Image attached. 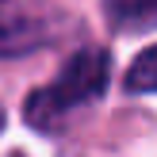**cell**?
Returning a JSON list of instances; mask_svg holds the SVG:
<instances>
[{"label":"cell","mask_w":157,"mask_h":157,"mask_svg":"<svg viewBox=\"0 0 157 157\" xmlns=\"http://www.w3.org/2000/svg\"><path fill=\"white\" fill-rule=\"evenodd\" d=\"M107 81H111V58H107V50H77L65 61V69L46 88L27 96V104H23L27 123L38 127V130H58L73 111H81L84 104L104 96Z\"/></svg>","instance_id":"1"},{"label":"cell","mask_w":157,"mask_h":157,"mask_svg":"<svg viewBox=\"0 0 157 157\" xmlns=\"http://www.w3.org/2000/svg\"><path fill=\"white\" fill-rule=\"evenodd\" d=\"M58 15L31 0H0V58H19L54 42Z\"/></svg>","instance_id":"2"},{"label":"cell","mask_w":157,"mask_h":157,"mask_svg":"<svg viewBox=\"0 0 157 157\" xmlns=\"http://www.w3.org/2000/svg\"><path fill=\"white\" fill-rule=\"evenodd\" d=\"M115 31H150L157 19V0H104Z\"/></svg>","instance_id":"3"},{"label":"cell","mask_w":157,"mask_h":157,"mask_svg":"<svg viewBox=\"0 0 157 157\" xmlns=\"http://www.w3.org/2000/svg\"><path fill=\"white\" fill-rule=\"evenodd\" d=\"M157 50L150 46V50H142L138 54V61H134V69L127 73V88L130 92H138V96H146V92H153V84H157Z\"/></svg>","instance_id":"4"},{"label":"cell","mask_w":157,"mask_h":157,"mask_svg":"<svg viewBox=\"0 0 157 157\" xmlns=\"http://www.w3.org/2000/svg\"><path fill=\"white\" fill-rule=\"evenodd\" d=\"M0 127H4V115H0Z\"/></svg>","instance_id":"5"}]
</instances>
